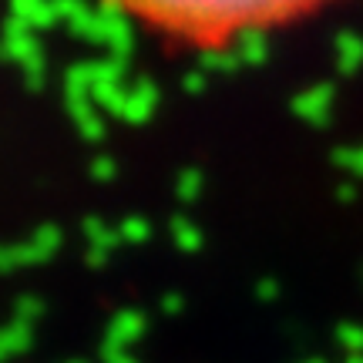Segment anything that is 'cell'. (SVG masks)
<instances>
[{"label":"cell","instance_id":"1","mask_svg":"<svg viewBox=\"0 0 363 363\" xmlns=\"http://www.w3.org/2000/svg\"><path fill=\"white\" fill-rule=\"evenodd\" d=\"M148 330V316L138 310H121L111 316L108 323V333H104V343H115V347H131L138 337H145Z\"/></svg>","mask_w":363,"mask_h":363},{"label":"cell","instance_id":"2","mask_svg":"<svg viewBox=\"0 0 363 363\" xmlns=\"http://www.w3.org/2000/svg\"><path fill=\"white\" fill-rule=\"evenodd\" d=\"M155 104H158V88H155V81H148L142 78L135 88L128 91V101H125V121L128 125H145L148 118L155 115Z\"/></svg>","mask_w":363,"mask_h":363},{"label":"cell","instance_id":"3","mask_svg":"<svg viewBox=\"0 0 363 363\" xmlns=\"http://www.w3.org/2000/svg\"><path fill=\"white\" fill-rule=\"evenodd\" d=\"M67 101V111H71V118H74V125H78V131L88 138V142H101L104 135V121L101 115H98V104L91 101V98H65Z\"/></svg>","mask_w":363,"mask_h":363},{"label":"cell","instance_id":"4","mask_svg":"<svg viewBox=\"0 0 363 363\" xmlns=\"http://www.w3.org/2000/svg\"><path fill=\"white\" fill-rule=\"evenodd\" d=\"M293 111H296L303 121H313V125H323L326 111H330V88L320 84V88L313 91H303L296 94V101H293Z\"/></svg>","mask_w":363,"mask_h":363},{"label":"cell","instance_id":"5","mask_svg":"<svg viewBox=\"0 0 363 363\" xmlns=\"http://www.w3.org/2000/svg\"><path fill=\"white\" fill-rule=\"evenodd\" d=\"M11 13L24 17L34 30H44V27L57 24V13H54L51 0H11Z\"/></svg>","mask_w":363,"mask_h":363},{"label":"cell","instance_id":"6","mask_svg":"<svg viewBox=\"0 0 363 363\" xmlns=\"http://www.w3.org/2000/svg\"><path fill=\"white\" fill-rule=\"evenodd\" d=\"M91 101L101 108L104 115H115L121 118L125 115V101H128V91L121 81H98L94 91H91Z\"/></svg>","mask_w":363,"mask_h":363},{"label":"cell","instance_id":"7","mask_svg":"<svg viewBox=\"0 0 363 363\" xmlns=\"http://www.w3.org/2000/svg\"><path fill=\"white\" fill-rule=\"evenodd\" d=\"M30 343H34V326L30 323L11 320L0 330V350H4V357H21V353L30 350Z\"/></svg>","mask_w":363,"mask_h":363},{"label":"cell","instance_id":"8","mask_svg":"<svg viewBox=\"0 0 363 363\" xmlns=\"http://www.w3.org/2000/svg\"><path fill=\"white\" fill-rule=\"evenodd\" d=\"M98 78H94V61H81V65L65 71V91L67 98H91Z\"/></svg>","mask_w":363,"mask_h":363},{"label":"cell","instance_id":"9","mask_svg":"<svg viewBox=\"0 0 363 363\" xmlns=\"http://www.w3.org/2000/svg\"><path fill=\"white\" fill-rule=\"evenodd\" d=\"M84 235H88V249H104V252H111L118 249L125 239H121V229L118 225H108L101 219H88L84 222Z\"/></svg>","mask_w":363,"mask_h":363},{"label":"cell","instance_id":"10","mask_svg":"<svg viewBox=\"0 0 363 363\" xmlns=\"http://www.w3.org/2000/svg\"><path fill=\"white\" fill-rule=\"evenodd\" d=\"M235 54H239L242 67H262V65H266V57H269V44H266V38H262V34L246 30V34H242V40L235 44Z\"/></svg>","mask_w":363,"mask_h":363},{"label":"cell","instance_id":"11","mask_svg":"<svg viewBox=\"0 0 363 363\" xmlns=\"http://www.w3.org/2000/svg\"><path fill=\"white\" fill-rule=\"evenodd\" d=\"M172 242L182 249V252H199V249L206 246V235H202V229L195 225V222L189 219H172Z\"/></svg>","mask_w":363,"mask_h":363},{"label":"cell","instance_id":"12","mask_svg":"<svg viewBox=\"0 0 363 363\" xmlns=\"http://www.w3.org/2000/svg\"><path fill=\"white\" fill-rule=\"evenodd\" d=\"M27 242L34 249L38 262H48L54 252L61 249V229H57V225H40V229H34V235H30Z\"/></svg>","mask_w":363,"mask_h":363},{"label":"cell","instance_id":"13","mask_svg":"<svg viewBox=\"0 0 363 363\" xmlns=\"http://www.w3.org/2000/svg\"><path fill=\"white\" fill-rule=\"evenodd\" d=\"M202 71H219V74H225V71H239L242 67V61H239V54L229 51V48H208V51H202Z\"/></svg>","mask_w":363,"mask_h":363},{"label":"cell","instance_id":"14","mask_svg":"<svg viewBox=\"0 0 363 363\" xmlns=\"http://www.w3.org/2000/svg\"><path fill=\"white\" fill-rule=\"evenodd\" d=\"M202 189H206V175L199 169H185L179 179H175L179 202H199V199H202Z\"/></svg>","mask_w":363,"mask_h":363},{"label":"cell","instance_id":"15","mask_svg":"<svg viewBox=\"0 0 363 363\" xmlns=\"http://www.w3.org/2000/svg\"><path fill=\"white\" fill-rule=\"evenodd\" d=\"M337 54H340V67L343 71H357V65L363 61V40L357 34H340Z\"/></svg>","mask_w":363,"mask_h":363},{"label":"cell","instance_id":"16","mask_svg":"<svg viewBox=\"0 0 363 363\" xmlns=\"http://www.w3.org/2000/svg\"><path fill=\"white\" fill-rule=\"evenodd\" d=\"M118 229H121V239H125L128 246H142V242L152 239V222L142 219V216H128Z\"/></svg>","mask_w":363,"mask_h":363},{"label":"cell","instance_id":"17","mask_svg":"<svg viewBox=\"0 0 363 363\" xmlns=\"http://www.w3.org/2000/svg\"><path fill=\"white\" fill-rule=\"evenodd\" d=\"M44 316V299L40 296H17V303H13V320H21V323H30L34 326V320H40Z\"/></svg>","mask_w":363,"mask_h":363},{"label":"cell","instance_id":"18","mask_svg":"<svg viewBox=\"0 0 363 363\" xmlns=\"http://www.w3.org/2000/svg\"><path fill=\"white\" fill-rule=\"evenodd\" d=\"M125 57H104V61H94V78L98 81H125Z\"/></svg>","mask_w":363,"mask_h":363},{"label":"cell","instance_id":"19","mask_svg":"<svg viewBox=\"0 0 363 363\" xmlns=\"http://www.w3.org/2000/svg\"><path fill=\"white\" fill-rule=\"evenodd\" d=\"M51 4H54V13H57V21H67V24H71V21H74L78 13L91 11L84 0H51Z\"/></svg>","mask_w":363,"mask_h":363},{"label":"cell","instance_id":"20","mask_svg":"<svg viewBox=\"0 0 363 363\" xmlns=\"http://www.w3.org/2000/svg\"><path fill=\"white\" fill-rule=\"evenodd\" d=\"M91 175L98 182H111L118 175V165H115V158H108V155H98L94 162H91Z\"/></svg>","mask_w":363,"mask_h":363},{"label":"cell","instance_id":"21","mask_svg":"<svg viewBox=\"0 0 363 363\" xmlns=\"http://www.w3.org/2000/svg\"><path fill=\"white\" fill-rule=\"evenodd\" d=\"M208 84V74L202 71V67H195V71H189L185 78H182V88H185V94H202Z\"/></svg>","mask_w":363,"mask_h":363},{"label":"cell","instance_id":"22","mask_svg":"<svg viewBox=\"0 0 363 363\" xmlns=\"http://www.w3.org/2000/svg\"><path fill=\"white\" fill-rule=\"evenodd\" d=\"M101 360L104 363H138L128 353V347H115V343H101Z\"/></svg>","mask_w":363,"mask_h":363},{"label":"cell","instance_id":"23","mask_svg":"<svg viewBox=\"0 0 363 363\" xmlns=\"http://www.w3.org/2000/svg\"><path fill=\"white\" fill-rule=\"evenodd\" d=\"M13 269H21V262H17V249L0 246V272H13Z\"/></svg>","mask_w":363,"mask_h":363},{"label":"cell","instance_id":"24","mask_svg":"<svg viewBox=\"0 0 363 363\" xmlns=\"http://www.w3.org/2000/svg\"><path fill=\"white\" fill-rule=\"evenodd\" d=\"M162 313H165V316H175V313H182V296H179V293L162 296Z\"/></svg>","mask_w":363,"mask_h":363},{"label":"cell","instance_id":"25","mask_svg":"<svg viewBox=\"0 0 363 363\" xmlns=\"http://www.w3.org/2000/svg\"><path fill=\"white\" fill-rule=\"evenodd\" d=\"M256 296H259V299H272V296H276V283H272V279L256 283Z\"/></svg>","mask_w":363,"mask_h":363},{"label":"cell","instance_id":"26","mask_svg":"<svg viewBox=\"0 0 363 363\" xmlns=\"http://www.w3.org/2000/svg\"><path fill=\"white\" fill-rule=\"evenodd\" d=\"M104 262H108L104 249H88V266H104Z\"/></svg>","mask_w":363,"mask_h":363},{"label":"cell","instance_id":"27","mask_svg":"<svg viewBox=\"0 0 363 363\" xmlns=\"http://www.w3.org/2000/svg\"><path fill=\"white\" fill-rule=\"evenodd\" d=\"M343 333H347V337H343V340H347V343H350V347H357V343H360V333H357V330H343Z\"/></svg>","mask_w":363,"mask_h":363},{"label":"cell","instance_id":"28","mask_svg":"<svg viewBox=\"0 0 363 363\" xmlns=\"http://www.w3.org/2000/svg\"><path fill=\"white\" fill-rule=\"evenodd\" d=\"M4 360H7V357H4V350H0V363H4Z\"/></svg>","mask_w":363,"mask_h":363},{"label":"cell","instance_id":"29","mask_svg":"<svg viewBox=\"0 0 363 363\" xmlns=\"http://www.w3.org/2000/svg\"><path fill=\"white\" fill-rule=\"evenodd\" d=\"M71 363H81V360H71Z\"/></svg>","mask_w":363,"mask_h":363}]
</instances>
